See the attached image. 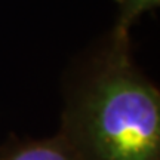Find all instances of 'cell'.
Returning a JSON list of instances; mask_svg holds the SVG:
<instances>
[{
	"instance_id": "2",
	"label": "cell",
	"mask_w": 160,
	"mask_h": 160,
	"mask_svg": "<svg viewBox=\"0 0 160 160\" xmlns=\"http://www.w3.org/2000/svg\"><path fill=\"white\" fill-rule=\"evenodd\" d=\"M0 160H77V156L59 132L46 139L13 144L2 153Z\"/></svg>"
},
{
	"instance_id": "3",
	"label": "cell",
	"mask_w": 160,
	"mask_h": 160,
	"mask_svg": "<svg viewBox=\"0 0 160 160\" xmlns=\"http://www.w3.org/2000/svg\"><path fill=\"white\" fill-rule=\"evenodd\" d=\"M120 2L126 6V11H128L129 17L159 3V0H120Z\"/></svg>"
},
{
	"instance_id": "1",
	"label": "cell",
	"mask_w": 160,
	"mask_h": 160,
	"mask_svg": "<svg viewBox=\"0 0 160 160\" xmlns=\"http://www.w3.org/2000/svg\"><path fill=\"white\" fill-rule=\"evenodd\" d=\"M65 139L77 160H160V95L116 51L70 104Z\"/></svg>"
}]
</instances>
